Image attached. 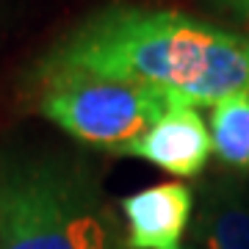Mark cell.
<instances>
[{"label": "cell", "mask_w": 249, "mask_h": 249, "mask_svg": "<svg viewBox=\"0 0 249 249\" xmlns=\"http://www.w3.org/2000/svg\"><path fill=\"white\" fill-rule=\"evenodd\" d=\"M183 249H202V247H199V244H186Z\"/></svg>", "instance_id": "9c48e42d"}, {"label": "cell", "mask_w": 249, "mask_h": 249, "mask_svg": "<svg viewBox=\"0 0 249 249\" xmlns=\"http://www.w3.org/2000/svg\"><path fill=\"white\" fill-rule=\"evenodd\" d=\"M211 142L224 166L249 172V91L219 100L211 108Z\"/></svg>", "instance_id": "52a82bcc"}, {"label": "cell", "mask_w": 249, "mask_h": 249, "mask_svg": "<svg viewBox=\"0 0 249 249\" xmlns=\"http://www.w3.org/2000/svg\"><path fill=\"white\" fill-rule=\"evenodd\" d=\"M219 3L232 11H238V14H244V17H249V0H219Z\"/></svg>", "instance_id": "ba28073f"}, {"label": "cell", "mask_w": 249, "mask_h": 249, "mask_svg": "<svg viewBox=\"0 0 249 249\" xmlns=\"http://www.w3.org/2000/svg\"><path fill=\"white\" fill-rule=\"evenodd\" d=\"M194 244L202 249H249V186L213 178L202 191Z\"/></svg>", "instance_id": "8992f818"}, {"label": "cell", "mask_w": 249, "mask_h": 249, "mask_svg": "<svg viewBox=\"0 0 249 249\" xmlns=\"http://www.w3.org/2000/svg\"><path fill=\"white\" fill-rule=\"evenodd\" d=\"M97 75L178 94L194 106L249 91V36L180 11L108 9L75 28L39 75Z\"/></svg>", "instance_id": "6da1fadb"}, {"label": "cell", "mask_w": 249, "mask_h": 249, "mask_svg": "<svg viewBox=\"0 0 249 249\" xmlns=\"http://www.w3.org/2000/svg\"><path fill=\"white\" fill-rule=\"evenodd\" d=\"M124 247L127 249H183V235L194 213V191L180 183L166 180L158 186L142 188L124 196Z\"/></svg>", "instance_id": "5b68a950"}, {"label": "cell", "mask_w": 249, "mask_h": 249, "mask_svg": "<svg viewBox=\"0 0 249 249\" xmlns=\"http://www.w3.org/2000/svg\"><path fill=\"white\" fill-rule=\"evenodd\" d=\"M116 155L142 158L175 178H196L213 155V142L199 106L186 97H175L147 133L122 147Z\"/></svg>", "instance_id": "277c9868"}, {"label": "cell", "mask_w": 249, "mask_h": 249, "mask_svg": "<svg viewBox=\"0 0 249 249\" xmlns=\"http://www.w3.org/2000/svg\"><path fill=\"white\" fill-rule=\"evenodd\" d=\"M178 94L97 75H42L39 111L83 144L119 152L158 122Z\"/></svg>", "instance_id": "3957f363"}, {"label": "cell", "mask_w": 249, "mask_h": 249, "mask_svg": "<svg viewBox=\"0 0 249 249\" xmlns=\"http://www.w3.org/2000/svg\"><path fill=\"white\" fill-rule=\"evenodd\" d=\"M0 249H119V230L89 178L25 160L0 172Z\"/></svg>", "instance_id": "7a4b0ae2"}]
</instances>
